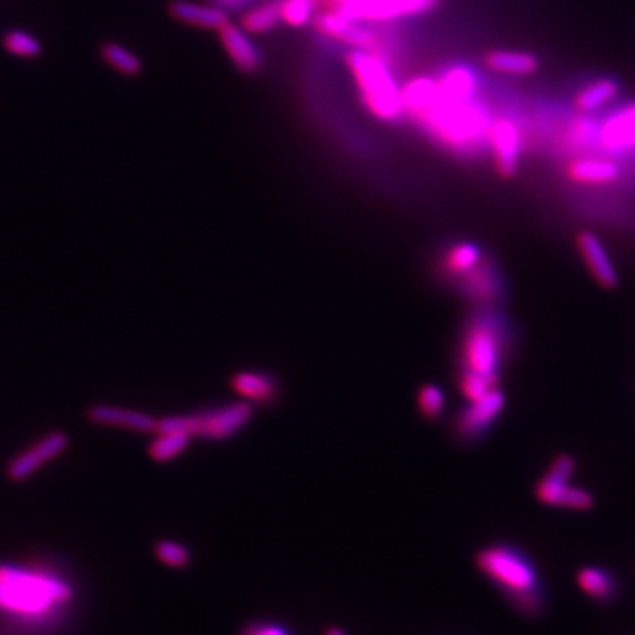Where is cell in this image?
I'll return each instance as SVG.
<instances>
[{
    "instance_id": "cell-1",
    "label": "cell",
    "mask_w": 635,
    "mask_h": 635,
    "mask_svg": "<svg viewBox=\"0 0 635 635\" xmlns=\"http://www.w3.org/2000/svg\"><path fill=\"white\" fill-rule=\"evenodd\" d=\"M73 602V588L46 570L0 565V613L25 625H45Z\"/></svg>"
},
{
    "instance_id": "cell-2",
    "label": "cell",
    "mask_w": 635,
    "mask_h": 635,
    "mask_svg": "<svg viewBox=\"0 0 635 635\" xmlns=\"http://www.w3.org/2000/svg\"><path fill=\"white\" fill-rule=\"evenodd\" d=\"M475 563L519 616L537 620L546 613L549 606L546 586L537 565L521 549L510 544H493L480 549Z\"/></svg>"
},
{
    "instance_id": "cell-3",
    "label": "cell",
    "mask_w": 635,
    "mask_h": 635,
    "mask_svg": "<svg viewBox=\"0 0 635 635\" xmlns=\"http://www.w3.org/2000/svg\"><path fill=\"white\" fill-rule=\"evenodd\" d=\"M422 126L450 149L470 150L489 142V115L475 99L450 101L440 92L424 112L417 115Z\"/></svg>"
},
{
    "instance_id": "cell-4",
    "label": "cell",
    "mask_w": 635,
    "mask_h": 635,
    "mask_svg": "<svg viewBox=\"0 0 635 635\" xmlns=\"http://www.w3.org/2000/svg\"><path fill=\"white\" fill-rule=\"evenodd\" d=\"M346 62L367 110L376 119L387 122L396 120L404 112L403 99L389 66L378 55L367 50H353L348 53Z\"/></svg>"
},
{
    "instance_id": "cell-5",
    "label": "cell",
    "mask_w": 635,
    "mask_h": 635,
    "mask_svg": "<svg viewBox=\"0 0 635 635\" xmlns=\"http://www.w3.org/2000/svg\"><path fill=\"white\" fill-rule=\"evenodd\" d=\"M253 419V404L246 401L221 404L209 410H198L186 415H172L157 420L156 431H184L193 440L225 441L239 434Z\"/></svg>"
},
{
    "instance_id": "cell-6",
    "label": "cell",
    "mask_w": 635,
    "mask_h": 635,
    "mask_svg": "<svg viewBox=\"0 0 635 635\" xmlns=\"http://www.w3.org/2000/svg\"><path fill=\"white\" fill-rule=\"evenodd\" d=\"M503 353V332L494 318L479 314L471 318L461 341V373L479 374L486 380L498 381Z\"/></svg>"
},
{
    "instance_id": "cell-7",
    "label": "cell",
    "mask_w": 635,
    "mask_h": 635,
    "mask_svg": "<svg viewBox=\"0 0 635 635\" xmlns=\"http://www.w3.org/2000/svg\"><path fill=\"white\" fill-rule=\"evenodd\" d=\"M576 459L572 456H558L554 459L546 475L538 480L535 496L547 507L568 508V510H590L593 496L583 487L570 484L576 473Z\"/></svg>"
},
{
    "instance_id": "cell-8",
    "label": "cell",
    "mask_w": 635,
    "mask_h": 635,
    "mask_svg": "<svg viewBox=\"0 0 635 635\" xmlns=\"http://www.w3.org/2000/svg\"><path fill=\"white\" fill-rule=\"evenodd\" d=\"M438 0H332L337 13L355 22H389L436 8Z\"/></svg>"
},
{
    "instance_id": "cell-9",
    "label": "cell",
    "mask_w": 635,
    "mask_h": 635,
    "mask_svg": "<svg viewBox=\"0 0 635 635\" xmlns=\"http://www.w3.org/2000/svg\"><path fill=\"white\" fill-rule=\"evenodd\" d=\"M489 143L494 154L496 172L503 179H512L519 172L523 138L519 127L508 119L494 120L489 129Z\"/></svg>"
},
{
    "instance_id": "cell-10",
    "label": "cell",
    "mask_w": 635,
    "mask_h": 635,
    "mask_svg": "<svg viewBox=\"0 0 635 635\" xmlns=\"http://www.w3.org/2000/svg\"><path fill=\"white\" fill-rule=\"evenodd\" d=\"M468 403L457 417L456 431L463 438H477L498 420L507 399L500 389H493L486 396Z\"/></svg>"
},
{
    "instance_id": "cell-11",
    "label": "cell",
    "mask_w": 635,
    "mask_h": 635,
    "mask_svg": "<svg viewBox=\"0 0 635 635\" xmlns=\"http://www.w3.org/2000/svg\"><path fill=\"white\" fill-rule=\"evenodd\" d=\"M314 27L318 32H322L323 36L337 39L344 45L353 46L355 50L371 52L376 45V36L371 30L362 27L360 22H355V20H350L341 13H337L334 9L316 16Z\"/></svg>"
},
{
    "instance_id": "cell-12",
    "label": "cell",
    "mask_w": 635,
    "mask_h": 635,
    "mask_svg": "<svg viewBox=\"0 0 635 635\" xmlns=\"http://www.w3.org/2000/svg\"><path fill=\"white\" fill-rule=\"evenodd\" d=\"M577 249L583 256L586 267L590 270L591 276L595 277L602 288H616L620 283L618 270L614 267L611 256L607 253L602 240L598 239L593 232H581L577 235Z\"/></svg>"
},
{
    "instance_id": "cell-13",
    "label": "cell",
    "mask_w": 635,
    "mask_h": 635,
    "mask_svg": "<svg viewBox=\"0 0 635 635\" xmlns=\"http://www.w3.org/2000/svg\"><path fill=\"white\" fill-rule=\"evenodd\" d=\"M68 447V436L64 433H53L46 436L45 440L39 441L36 447L27 450L22 456L16 457L13 463L9 464V477L13 480H25L32 473L52 461L53 457L59 456Z\"/></svg>"
},
{
    "instance_id": "cell-14",
    "label": "cell",
    "mask_w": 635,
    "mask_h": 635,
    "mask_svg": "<svg viewBox=\"0 0 635 635\" xmlns=\"http://www.w3.org/2000/svg\"><path fill=\"white\" fill-rule=\"evenodd\" d=\"M576 583L584 597L600 606H609L620 597V583L611 570L588 565L577 572Z\"/></svg>"
},
{
    "instance_id": "cell-15",
    "label": "cell",
    "mask_w": 635,
    "mask_h": 635,
    "mask_svg": "<svg viewBox=\"0 0 635 635\" xmlns=\"http://www.w3.org/2000/svg\"><path fill=\"white\" fill-rule=\"evenodd\" d=\"M89 419L99 426L122 427L136 433H152L157 429V420L150 417L149 413L106 404L90 408Z\"/></svg>"
},
{
    "instance_id": "cell-16",
    "label": "cell",
    "mask_w": 635,
    "mask_h": 635,
    "mask_svg": "<svg viewBox=\"0 0 635 635\" xmlns=\"http://www.w3.org/2000/svg\"><path fill=\"white\" fill-rule=\"evenodd\" d=\"M219 38H221V43L225 46L226 53L230 55L233 64L240 71L254 73L256 69L260 68V62H262L260 52L253 45V41L249 39V36H247L246 30L228 22L219 29Z\"/></svg>"
},
{
    "instance_id": "cell-17",
    "label": "cell",
    "mask_w": 635,
    "mask_h": 635,
    "mask_svg": "<svg viewBox=\"0 0 635 635\" xmlns=\"http://www.w3.org/2000/svg\"><path fill=\"white\" fill-rule=\"evenodd\" d=\"M567 173L577 184L602 186L618 179L620 168L607 157H576L568 163Z\"/></svg>"
},
{
    "instance_id": "cell-18",
    "label": "cell",
    "mask_w": 635,
    "mask_h": 635,
    "mask_svg": "<svg viewBox=\"0 0 635 635\" xmlns=\"http://www.w3.org/2000/svg\"><path fill=\"white\" fill-rule=\"evenodd\" d=\"M232 389L249 404L272 403L279 394L276 378L263 371H240L232 378Z\"/></svg>"
},
{
    "instance_id": "cell-19",
    "label": "cell",
    "mask_w": 635,
    "mask_h": 635,
    "mask_svg": "<svg viewBox=\"0 0 635 635\" xmlns=\"http://www.w3.org/2000/svg\"><path fill=\"white\" fill-rule=\"evenodd\" d=\"M600 142L611 152L634 149L635 105L614 113L600 127Z\"/></svg>"
},
{
    "instance_id": "cell-20",
    "label": "cell",
    "mask_w": 635,
    "mask_h": 635,
    "mask_svg": "<svg viewBox=\"0 0 635 635\" xmlns=\"http://www.w3.org/2000/svg\"><path fill=\"white\" fill-rule=\"evenodd\" d=\"M441 98L450 101H468L475 99L479 89V78L473 69L466 66H454L436 78Z\"/></svg>"
},
{
    "instance_id": "cell-21",
    "label": "cell",
    "mask_w": 635,
    "mask_h": 635,
    "mask_svg": "<svg viewBox=\"0 0 635 635\" xmlns=\"http://www.w3.org/2000/svg\"><path fill=\"white\" fill-rule=\"evenodd\" d=\"M486 66L500 75L528 76L537 71L540 62L530 52L493 50L486 55Z\"/></svg>"
},
{
    "instance_id": "cell-22",
    "label": "cell",
    "mask_w": 635,
    "mask_h": 635,
    "mask_svg": "<svg viewBox=\"0 0 635 635\" xmlns=\"http://www.w3.org/2000/svg\"><path fill=\"white\" fill-rule=\"evenodd\" d=\"M170 13L173 18H177L180 22L202 27V29H221L225 23H228V16L221 8L214 6H202V4H193L186 0H177L170 6Z\"/></svg>"
},
{
    "instance_id": "cell-23",
    "label": "cell",
    "mask_w": 635,
    "mask_h": 635,
    "mask_svg": "<svg viewBox=\"0 0 635 635\" xmlns=\"http://www.w3.org/2000/svg\"><path fill=\"white\" fill-rule=\"evenodd\" d=\"M484 262L482 249L473 242H457L450 247L443 256L441 270L450 277H461L470 274L471 270L477 269L480 263Z\"/></svg>"
},
{
    "instance_id": "cell-24",
    "label": "cell",
    "mask_w": 635,
    "mask_h": 635,
    "mask_svg": "<svg viewBox=\"0 0 635 635\" xmlns=\"http://www.w3.org/2000/svg\"><path fill=\"white\" fill-rule=\"evenodd\" d=\"M620 96V85L613 78H600L577 94L576 105L583 113L597 112Z\"/></svg>"
},
{
    "instance_id": "cell-25",
    "label": "cell",
    "mask_w": 635,
    "mask_h": 635,
    "mask_svg": "<svg viewBox=\"0 0 635 635\" xmlns=\"http://www.w3.org/2000/svg\"><path fill=\"white\" fill-rule=\"evenodd\" d=\"M464 295L479 302H489L498 295V277L493 267L487 262L480 263L477 269L463 277Z\"/></svg>"
},
{
    "instance_id": "cell-26",
    "label": "cell",
    "mask_w": 635,
    "mask_h": 635,
    "mask_svg": "<svg viewBox=\"0 0 635 635\" xmlns=\"http://www.w3.org/2000/svg\"><path fill=\"white\" fill-rule=\"evenodd\" d=\"M156 433V438L150 441L149 454L157 463L173 461L175 457L184 454L193 441L189 434L184 431H175V429L156 431Z\"/></svg>"
},
{
    "instance_id": "cell-27",
    "label": "cell",
    "mask_w": 635,
    "mask_h": 635,
    "mask_svg": "<svg viewBox=\"0 0 635 635\" xmlns=\"http://www.w3.org/2000/svg\"><path fill=\"white\" fill-rule=\"evenodd\" d=\"M281 2H267L258 8L251 9L242 18V29L251 34H263L274 29L281 22Z\"/></svg>"
},
{
    "instance_id": "cell-28",
    "label": "cell",
    "mask_w": 635,
    "mask_h": 635,
    "mask_svg": "<svg viewBox=\"0 0 635 635\" xmlns=\"http://www.w3.org/2000/svg\"><path fill=\"white\" fill-rule=\"evenodd\" d=\"M2 45L11 55H16L20 59H38L43 53L41 41L25 30H9L2 38Z\"/></svg>"
},
{
    "instance_id": "cell-29",
    "label": "cell",
    "mask_w": 635,
    "mask_h": 635,
    "mask_svg": "<svg viewBox=\"0 0 635 635\" xmlns=\"http://www.w3.org/2000/svg\"><path fill=\"white\" fill-rule=\"evenodd\" d=\"M101 53H103V59L122 75L136 76L142 73V60L138 59L135 53L127 50L124 46L117 45V43H108V45L101 48Z\"/></svg>"
},
{
    "instance_id": "cell-30",
    "label": "cell",
    "mask_w": 635,
    "mask_h": 635,
    "mask_svg": "<svg viewBox=\"0 0 635 635\" xmlns=\"http://www.w3.org/2000/svg\"><path fill=\"white\" fill-rule=\"evenodd\" d=\"M417 406L426 419H438L445 411L447 397H445V392L441 390V387L427 383L424 387H420L419 394H417Z\"/></svg>"
},
{
    "instance_id": "cell-31",
    "label": "cell",
    "mask_w": 635,
    "mask_h": 635,
    "mask_svg": "<svg viewBox=\"0 0 635 635\" xmlns=\"http://www.w3.org/2000/svg\"><path fill=\"white\" fill-rule=\"evenodd\" d=\"M156 556L157 560L165 563L166 567L177 568V570L187 568L191 563V551L173 540L157 542Z\"/></svg>"
},
{
    "instance_id": "cell-32",
    "label": "cell",
    "mask_w": 635,
    "mask_h": 635,
    "mask_svg": "<svg viewBox=\"0 0 635 635\" xmlns=\"http://www.w3.org/2000/svg\"><path fill=\"white\" fill-rule=\"evenodd\" d=\"M314 0H283L281 18L292 27H304L313 15Z\"/></svg>"
},
{
    "instance_id": "cell-33",
    "label": "cell",
    "mask_w": 635,
    "mask_h": 635,
    "mask_svg": "<svg viewBox=\"0 0 635 635\" xmlns=\"http://www.w3.org/2000/svg\"><path fill=\"white\" fill-rule=\"evenodd\" d=\"M242 635H290L286 632V628L279 623H253L244 630Z\"/></svg>"
},
{
    "instance_id": "cell-34",
    "label": "cell",
    "mask_w": 635,
    "mask_h": 635,
    "mask_svg": "<svg viewBox=\"0 0 635 635\" xmlns=\"http://www.w3.org/2000/svg\"><path fill=\"white\" fill-rule=\"evenodd\" d=\"M323 635H348L344 632L343 628L339 627H330L325 630V634Z\"/></svg>"
},
{
    "instance_id": "cell-35",
    "label": "cell",
    "mask_w": 635,
    "mask_h": 635,
    "mask_svg": "<svg viewBox=\"0 0 635 635\" xmlns=\"http://www.w3.org/2000/svg\"><path fill=\"white\" fill-rule=\"evenodd\" d=\"M221 2H235V0H221Z\"/></svg>"
}]
</instances>
